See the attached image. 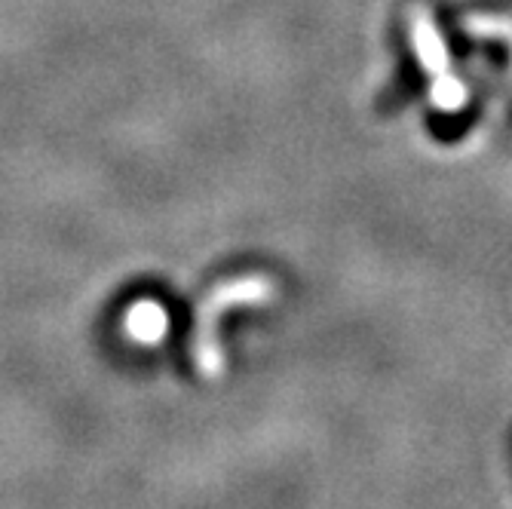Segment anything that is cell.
<instances>
[{"mask_svg":"<svg viewBox=\"0 0 512 509\" xmlns=\"http://www.w3.org/2000/svg\"><path fill=\"white\" fill-rule=\"evenodd\" d=\"M463 28H467V31H470L473 37H479V40H497V43H503L506 50L512 53V19H509V16L476 13V16H467Z\"/></svg>","mask_w":512,"mask_h":509,"instance_id":"4","label":"cell"},{"mask_svg":"<svg viewBox=\"0 0 512 509\" xmlns=\"http://www.w3.org/2000/svg\"><path fill=\"white\" fill-rule=\"evenodd\" d=\"M408 43L421 62V68L430 77V99L439 111L454 114L470 102V89L451 65V53L445 46V37L433 19V13L424 4L408 7Z\"/></svg>","mask_w":512,"mask_h":509,"instance_id":"1","label":"cell"},{"mask_svg":"<svg viewBox=\"0 0 512 509\" xmlns=\"http://www.w3.org/2000/svg\"><path fill=\"white\" fill-rule=\"evenodd\" d=\"M273 295V286L264 276H246V280H230L224 286H218L209 301L200 307V319H197V341H194V353H197V365L206 375H215L221 368V356H218V344H212V329L218 326V316L234 307V304H258L267 301Z\"/></svg>","mask_w":512,"mask_h":509,"instance_id":"2","label":"cell"},{"mask_svg":"<svg viewBox=\"0 0 512 509\" xmlns=\"http://www.w3.org/2000/svg\"><path fill=\"white\" fill-rule=\"evenodd\" d=\"M126 329L135 341H145V344H154L166 335L169 329V316L163 313L160 304L154 301H142V304H135L126 316Z\"/></svg>","mask_w":512,"mask_h":509,"instance_id":"3","label":"cell"}]
</instances>
